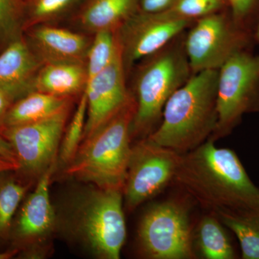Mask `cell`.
<instances>
[{"label": "cell", "mask_w": 259, "mask_h": 259, "mask_svg": "<svg viewBox=\"0 0 259 259\" xmlns=\"http://www.w3.org/2000/svg\"><path fill=\"white\" fill-rule=\"evenodd\" d=\"M214 143L182 154L174 182L210 212L259 207V187L238 155Z\"/></svg>", "instance_id": "6da1fadb"}, {"label": "cell", "mask_w": 259, "mask_h": 259, "mask_svg": "<svg viewBox=\"0 0 259 259\" xmlns=\"http://www.w3.org/2000/svg\"><path fill=\"white\" fill-rule=\"evenodd\" d=\"M218 70H204L187 80L166 102L161 124L148 139L184 153L207 141L218 122Z\"/></svg>", "instance_id": "7a4b0ae2"}, {"label": "cell", "mask_w": 259, "mask_h": 259, "mask_svg": "<svg viewBox=\"0 0 259 259\" xmlns=\"http://www.w3.org/2000/svg\"><path fill=\"white\" fill-rule=\"evenodd\" d=\"M135 112L136 101L131 99L106 123L83 139L74 159L63 169L64 175L99 188L123 191Z\"/></svg>", "instance_id": "3957f363"}, {"label": "cell", "mask_w": 259, "mask_h": 259, "mask_svg": "<svg viewBox=\"0 0 259 259\" xmlns=\"http://www.w3.org/2000/svg\"><path fill=\"white\" fill-rule=\"evenodd\" d=\"M186 54L179 48L158 51L145 65L136 83V112L131 135L147 137L162 117L170 97L190 77Z\"/></svg>", "instance_id": "277c9868"}, {"label": "cell", "mask_w": 259, "mask_h": 259, "mask_svg": "<svg viewBox=\"0 0 259 259\" xmlns=\"http://www.w3.org/2000/svg\"><path fill=\"white\" fill-rule=\"evenodd\" d=\"M123 200L122 190L95 187L78 202L73 229L97 258H120L127 236Z\"/></svg>", "instance_id": "5b68a950"}, {"label": "cell", "mask_w": 259, "mask_h": 259, "mask_svg": "<svg viewBox=\"0 0 259 259\" xmlns=\"http://www.w3.org/2000/svg\"><path fill=\"white\" fill-rule=\"evenodd\" d=\"M259 112V54L241 50L218 70V122L208 140L215 142L228 136L243 116Z\"/></svg>", "instance_id": "8992f818"}, {"label": "cell", "mask_w": 259, "mask_h": 259, "mask_svg": "<svg viewBox=\"0 0 259 259\" xmlns=\"http://www.w3.org/2000/svg\"><path fill=\"white\" fill-rule=\"evenodd\" d=\"M138 243L146 258H196L193 231L185 204L168 199L148 207L140 221Z\"/></svg>", "instance_id": "52a82bcc"}, {"label": "cell", "mask_w": 259, "mask_h": 259, "mask_svg": "<svg viewBox=\"0 0 259 259\" xmlns=\"http://www.w3.org/2000/svg\"><path fill=\"white\" fill-rule=\"evenodd\" d=\"M69 108L37 122L0 128V136L14 151L19 166L15 171L24 180H38L57 163Z\"/></svg>", "instance_id": "ba28073f"}, {"label": "cell", "mask_w": 259, "mask_h": 259, "mask_svg": "<svg viewBox=\"0 0 259 259\" xmlns=\"http://www.w3.org/2000/svg\"><path fill=\"white\" fill-rule=\"evenodd\" d=\"M57 163L39 177L35 189L27 194L17 210L10 231L9 248L18 250L19 258H41L51 248L56 226L49 187Z\"/></svg>", "instance_id": "9c48e42d"}, {"label": "cell", "mask_w": 259, "mask_h": 259, "mask_svg": "<svg viewBox=\"0 0 259 259\" xmlns=\"http://www.w3.org/2000/svg\"><path fill=\"white\" fill-rule=\"evenodd\" d=\"M182 155L148 137L132 146L123 187L126 209L134 210L174 181Z\"/></svg>", "instance_id": "30bf717a"}, {"label": "cell", "mask_w": 259, "mask_h": 259, "mask_svg": "<svg viewBox=\"0 0 259 259\" xmlns=\"http://www.w3.org/2000/svg\"><path fill=\"white\" fill-rule=\"evenodd\" d=\"M245 38L222 15L215 13L199 18L185 42L190 69L197 73L219 70L230 57L243 50Z\"/></svg>", "instance_id": "8fae6325"}, {"label": "cell", "mask_w": 259, "mask_h": 259, "mask_svg": "<svg viewBox=\"0 0 259 259\" xmlns=\"http://www.w3.org/2000/svg\"><path fill=\"white\" fill-rule=\"evenodd\" d=\"M191 23L166 12L131 16L120 27L117 35L124 66L161 50Z\"/></svg>", "instance_id": "7c38bea8"}, {"label": "cell", "mask_w": 259, "mask_h": 259, "mask_svg": "<svg viewBox=\"0 0 259 259\" xmlns=\"http://www.w3.org/2000/svg\"><path fill=\"white\" fill-rule=\"evenodd\" d=\"M125 71L120 49L107 68L87 81L83 92L88 115L83 140L106 123L132 99L126 89Z\"/></svg>", "instance_id": "4fadbf2b"}, {"label": "cell", "mask_w": 259, "mask_h": 259, "mask_svg": "<svg viewBox=\"0 0 259 259\" xmlns=\"http://www.w3.org/2000/svg\"><path fill=\"white\" fill-rule=\"evenodd\" d=\"M44 63L21 37L0 54V92L13 102L35 91L37 75Z\"/></svg>", "instance_id": "5bb4252c"}, {"label": "cell", "mask_w": 259, "mask_h": 259, "mask_svg": "<svg viewBox=\"0 0 259 259\" xmlns=\"http://www.w3.org/2000/svg\"><path fill=\"white\" fill-rule=\"evenodd\" d=\"M30 40V47L44 64L84 62L91 44L81 34L48 25H37L32 29Z\"/></svg>", "instance_id": "9a60e30c"}, {"label": "cell", "mask_w": 259, "mask_h": 259, "mask_svg": "<svg viewBox=\"0 0 259 259\" xmlns=\"http://www.w3.org/2000/svg\"><path fill=\"white\" fill-rule=\"evenodd\" d=\"M88 75L84 62L44 64L35 79V91L67 97L84 91Z\"/></svg>", "instance_id": "2e32d148"}, {"label": "cell", "mask_w": 259, "mask_h": 259, "mask_svg": "<svg viewBox=\"0 0 259 259\" xmlns=\"http://www.w3.org/2000/svg\"><path fill=\"white\" fill-rule=\"evenodd\" d=\"M70 107V98L34 91L13 102L6 112L0 128L44 120Z\"/></svg>", "instance_id": "e0dca14e"}, {"label": "cell", "mask_w": 259, "mask_h": 259, "mask_svg": "<svg viewBox=\"0 0 259 259\" xmlns=\"http://www.w3.org/2000/svg\"><path fill=\"white\" fill-rule=\"evenodd\" d=\"M212 212L238 238L243 259H259V207Z\"/></svg>", "instance_id": "ac0fdd59"}, {"label": "cell", "mask_w": 259, "mask_h": 259, "mask_svg": "<svg viewBox=\"0 0 259 259\" xmlns=\"http://www.w3.org/2000/svg\"><path fill=\"white\" fill-rule=\"evenodd\" d=\"M137 0H92L81 15V25L93 32L120 28L132 16Z\"/></svg>", "instance_id": "d6986e66"}, {"label": "cell", "mask_w": 259, "mask_h": 259, "mask_svg": "<svg viewBox=\"0 0 259 259\" xmlns=\"http://www.w3.org/2000/svg\"><path fill=\"white\" fill-rule=\"evenodd\" d=\"M32 185L15 171L0 173V247L8 245L9 248L13 219Z\"/></svg>", "instance_id": "ffe728a7"}, {"label": "cell", "mask_w": 259, "mask_h": 259, "mask_svg": "<svg viewBox=\"0 0 259 259\" xmlns=\"http://www.w3.org/2000/svg\"><path fill=\"white\" fill-rule=\"evenodd\" d=\"M196 233L197 250L202 258H237L236 251L223 223L212 212H209L200 220Z\"/></svg>", "instance_id": "44dd1931"}, {"label": "cell", "mask_w": 259, "mask_h": 259, "mask_svg": "<svg viewBox=\"0 0 259 259\" xmlns=\"http://www.w3.org/2000/svg\"><path fill=\"white\" fill-rule=\"evenodd\" d=\"M88 115V101L84 92L81 95L74 115L65 128L59 147L57 167L64 169L74 159L81 146L84 134Z\"/></svg>", "instance_id": "7402d4cb"}, {"label": "cell", "mask_w": 259, "mask_h": 259, "mask_svg": "<svg viewBox=\"0 0 259 259\" xmlns=\"http://www.w3.org/2000/svg\"><path fill=\"white\" fill-rule=\"evenodd\" d=\"M120 49L117 37L112 30L95 32L86 57L88 81L107 68Z\"/></svg>", "instance_id": "603a6c76"}, {"label": "cell", "mask_w": 259, "mask_h": 259, "mask_svg": "<svg viewBox=\"0 0 259 259\" xmlns=\"http://www.w3.org/2000/svg\"><path fill=\"white\" fill-rule=\"evenodd\" d=\"M222 0H177L166 13L177 18L192 20L214 14L222 6Z\"/></svg>", "instance_id": "cb8c5ba5"}, {"label": "cell", "mask_w": 259, "mask_h": 259, "mask_svg": "<svg viewBox=\"0 0 259 259\" xmlns=\"http://www.w3.org/2000/svg\"><path fill=\"white\" fill-rule=\"evenodd\" d=\"M21 18L15 0H0V42L7 44L20 38Z\"/></svg>", "instance_id": "d4e9b609"}, {"label": "cell", "mask_w": 259, "mask_h": 259, "mask_svg": "<svg viewBox=\"0 0 259 259\" xmlns=\"http://www.w3.org/2000/svg\"><path fill=\"white\" fill-rule=\"evenodd\" d=\"M76 0H35L31 9L32 23H42L55 18Z\"/></svg>", "instance_id": "484cf974"}, {"label": "cell", "mask_w": 259, "mask_h": 259, "mask_svg": "<svg viewBox=\"0 0 259 259\" xmlns=\"http://www.w3.org/2000/svg\"><path fill=\"white\" fill-rule=\"evenodd\" d=\"M177 0H141L143 13H159L171 8Z\"/></svg>", "instance_id": "4316f807"}, {"label": "cell", "mask_w": 259, "mask_h": 259, "mask_svg": "<svg viewBox=\"0 0 259 259\" xmlns=\"http://www.w3.org/2000/svg\"><path fill=\"white\" fill-rule=\"evenodd\" d=\"M231 5L233 17L241 20L249 13L255 0H228Z\"/></svg>", "instance_id": "83f0119b"}, {"label": "cell", "mask_w": 259, "mask_h": 259, "mask_svg": "<svg viewBox=\"0 0 259 259\" xmlns=\"http://www.w3.org/2000/svg\"><path fill=\"white\" fill-rule=\"evenodd\" d=\"M0 155L17 162L13 148L10 146L9 143L4 138L2 137L1 136H0Z\"/></svg>", "instance_id": "f1b7e54d"}, {"label": "cell", "mask_w": 259, "mask_h": 259, "mask_svg": "<svg viewBox=\"0 0 259 259\" xmlns=\"http://www.w3.org/2000/svg\"><path fill=\"white\" fill-rule=\"evenodd\" d=\"M18 168L17 162L0 155V173L8 171H17Z\"/></svg>", "instance_id": "f546056e"}, {"label": "cell", "mask_w": 259, "mask_h": 259, "mask_svg": "<svg viewBox=\"0 0 259 259\" xmlns=\"http://www.w3.org/2000/svg\"><path fill=\"white\" fill-rule=\"evenodd\" d=\"M12 104H13V102L10 100L9 97L0 92V125H1L2 121H3L5 113L8 111Z\"/></svg>", "instance_id": "4dcf8cb0"}, {"label": "cell", "mask_w": 259, "mask_h": 259, "mask_svg": "<svg viewBox=\"0 0 259 259\" xmlns=\"http://www.w3.org/2000/svg\"><path fill=\"white\" fill-rule=\"evenodd\" d=\"M18 254V250L16 249H9L0 252V259H10L14 258Z\"/></svg>", "instance_id": "1f68e13d"}, {"label": "cell", "mask_w": 259, "mask_h": 259, "mask_svg": "<svg viewBox=\"0 0 259 259\" xmlns=\"http://www.w3.org/2000/svg\"><path fill=\"white\" fill-rule=\"evenodd\" d=\"M256 37H257V39H258V41H259V24H258V29H257Z\"/></svg>", "instance_id": "d6a6232c"}]
</instances>
